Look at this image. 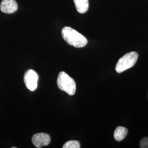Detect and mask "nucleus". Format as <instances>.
Masks as SVG:
<instances>
[{
    "instance_id": "1",
    "label": "nucleus",
    "mask_w": 148,
    "mask_h": 148,
    "mask_svg": "<svg viewBox=\"0 0 148 148\" xmlns=\"http://www.w3.org/2000/svg\"><path fill=\"white\" fill-rule=\"evenodd\" d=\"M62 35L66 42L75 47H84L88 42L84 36L70 27H64L62 29Z\"/></svg>"
},
{
    "instance_id": "2",
    "label": "nucleus",
    "mask_w": 148,
    "mask_h": 148,
    "mask_svg": "<svg viewBox=\"0 0 148 148\" xmlns=\"http://www.w3.org/2000/svg\"><path fill=\"white\" fill-rule=\"evenodd\" d=\"M57 85L60 90L65 92L69 95H74L76 92V85L75 81L64 71H62L59 74Z\"/></svg>"
},
{
    "instance_id": "3",
    "label": "nucleus",
    "mask_w": 148,
    "mask_h": 148,
    "mask_svg": "<svg viewBox=\"0 0 148 148\" xmlns=\"http://www.w3.org/2000/svg\"><path fill=\"white\" fill-rule=\"evenodd\" d=\"M138 54L136 52H131L125 54L118 60L115 67L117 73H121L133 67L137 61Z\"/></svg>"
},
{
    "instance_id": "4",
    "label": "nucleus",
    "mask_w": 148,
    "mask_h": 148,
    "mask_svg": "<svg viewBox=\"0 0 148 148\" xmlns=\"http://www.w3.org/2000/svg\"><path fill=\"white\" fill-rule=\"evenodd\" d=\"M38 76L37 73L33 70L30 69L26 71L24 76V83L27 89L34 91L37 88Z\"/></svg>"
},
{
    "instance_id": "5",
    "label": "nucleus",
    "mask_w": 148,
    "mask_h": 148,
    "mask_svg": "<svg viewBox=\"0 0 148 148\" xmlns=\"http://www.w3.org/2000/svg\"><path fill=\"white\" fill-rule=\"evenodd\" d=\"M51 140L50 136L45 133H36L32 137V142L36 148H38L47 146L51 143Z\"/></svg>"
},
{
    "instance_id": "6",
    "label": "nucleus",
    "mask_w": 148,
    "mask_h": 148,
    "mask_svg": "<svg viewBox=\"0 0 148 148\" xmlns=\"http://www.w3.org/2000/svg\"><path fill=\"white\" fill-rule=\"evenodd\" d=\"M18 4L16 0H2L0 5L1 11L7 14L16 12L18 10Z\"/></svg>"
},
{
    "instance_id": "7",
    "label": "nucleus",
    "mask_w": 148,
    "mask_h": 148,
    "mask_svg": "<svg viewBox=\"0 0 148 148\" xmlns=\"http://www.w3.org/2000/svg\"><path fill=\"white\" fill-rule=\"evenodd\" d=\"M76 8L79 13H85L89 8L88 0H74Z\"/></svg>"
},
{
    "instance_id": "8",
    "label": "nucleus",
    "mask_w": 148,
    "mask_h": 148,
    "mask_svg": "<svg viewBox=\"0 0 148 148\" xmlns=\"http://www.w3.org/2000/svg\"><path fill=\"white\" fill-rule=\"evenodd\" d=\"M128 134V130L126 127L122 126H119L115 129L114 137L115 139L117 142H120L123 140L127 136Z\"/></svg>"
},
{
    "instance_id": "9",
    "label": "nucleus",
    "mask_w": 148,
    "mask_h": 148,
    "mask_svg": "<svg viewBox=\"0 0 148 148\" xmlns=\"http://www.w3.org/2000/svg\"><path fill=\"white\" fill-rule=\"evenodd\" d=\"M63 148H79L80 144L77 140H70L65 143L63 146Z\"/></svg>"
},
{
    "instance_id": "10",
    "label": "nucleus",
    "mask_w": 148,
    "mask_h": 148,
    "mask_svg": "<svg viewBox=\"0 0 148 148\" xmlns=\"http://www.w3.org/2000/svg\"><path fill=\"white\" fill-rule=\"evenodd\" d=\"M139 146L140 148H148V137H144L141 139Z\"/></svg>"
}]
</instances>
